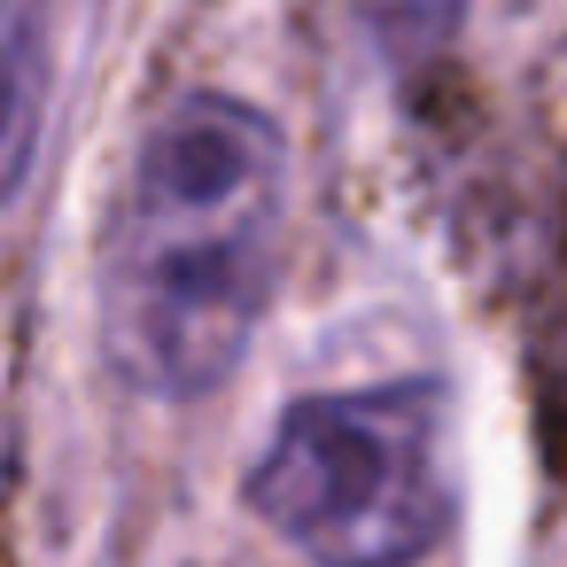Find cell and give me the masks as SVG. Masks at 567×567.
<instances>
[{"label":"cell","mask_w":567,"mask_h":567,"mask_svg":"<svg viewBox=\"0 0 567 567\" xmlns=\"http://www.w3.org/2000/svg\"><path fill=\"white\" fill-rule=\"evenodd\" d=\"M288 141L257 102H172L117 195L102 249V342L148 396L218 389L272 296Z\"/></svg>","instance_id":"obj_1"},{"label":"cell","mask_w":567,"mask_h":567,"mask_svg":"<svg viewBox=\"0 0 567 567\" xmlns=\"http://www.w3.org/2000/svg\"><path fill=\"white\" fill-rule=\"evenodd\" d=\"M249 505L319 567H412L451 520V420L435 381L334 389L280 412Z\"/></svg>","instance_id":"obj_2"},{"label":"cell","mask_w":567,"mask_h":567,"mask_svg":"<svg viewBox=\"0 0 567 567\" xmlns=\"http://www.w3.org/2000/svg\"><path fill=\"white\" fill-rule=\"evenodd\" d=\"M48 24H55V0H0V203H17L40 148L48 79H55Z\"/></svg>","instance_id":"obj_3"},{"label":"cell","mask_w":567,"mask_h":567,"mask_svg":"<svg viewBox=\"0 0 567 567\" xmlns=\"http://www.w3.org/2000/svg\"><path fill=\"white\" fill-rule=\"evenodd\" d=\"M466 9H474V0H358V24L373 32V48L396 71H412V63H435L458 40Z\"/></svg>","instance_id":"obj_4"}]
</instances>
